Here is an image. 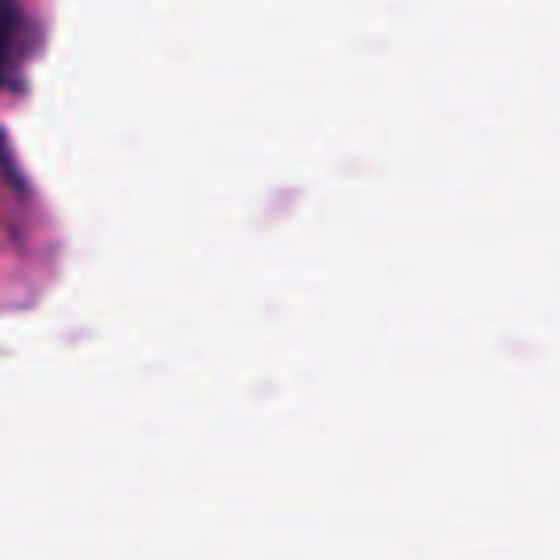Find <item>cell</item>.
<instances>
[{
    "mask_svg": "<svg viewBox=\"0 0 560 560\" xmlns=\"http://www.w3.org/2000/svg\"><path fill=\"white\" fill-rule=\"evenodd\" d=\"M20 55H24V16L12 0H0V89L16 78Z\"/></svg>",
    "mask_w": 560,
    "mask_h": 560,
    "instance_id": "obj_1",
    "label": "cell"
}]
</instances>
